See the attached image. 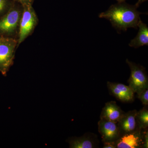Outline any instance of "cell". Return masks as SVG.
Returning a JSON list of instances; mask_svg holds the SVG:
<instances>
[{
  "label": "cell",
  "mask_w": 148,
  "mask_h": 148,
  "mask_svg": "<svg viewBox=\"0 0 148 148\" xmlns=\"http://www.w3.org/2000/svg\"><path fill=\"white\" fill-rule=\"evenodd\" d=\"M118 3H123L125 2L126 0H116Z\"/></svg>",
  "instance_id": "20"
},
{
  "label": "cell",
  "mask_w": 148,
  "mask_h": 148,
  "mask_svg": "<svg viewBox=\"0 0 148 148\" xmlns=\"http://www.w3.org/2000/svg\"><path fill=\"white\" fill-rule=\"evenodd\" d=\"M125 112L114 101H109L105 104L102 109L100 119L117 123Z\"/></svg>",
  "instance_id": "11"
},
{
  "label": "cell",
  "mask_w": 148,
  "mask_h": 148,
  "mask_svg": "<svg viewBox=\"0 0 148 148\" xmlns=\"http://www.w3.org/2000/svg\"><path fill=\"white\" fill-rule=\"evenodd\" d=\"M136 119L140 129L148 128V106H144L143 108L137 112Z\"/></svg>",
  "instance_id": "13"
},
{
  "label": "cell",
  "mask_w": 148,
  "mask_h": 148,
  "mask_svg": "<svg viewBox=\"0 0 148 148\" xmlns=\"http://www.w3.org/2000/svg\"><path fill=\"white\" fill-rule=\"evenodd\" d=\"M143 133V145L142 148H148V129H142Z\"/></svg>",
  "instance_id": "15"
},
{
  "label": "cell",
  "mask_w": 148,
  "mask_h": 148,
  "mask_svg": "<svg viewBox=\"0 0 148 148\" xmlns=\"http://www.w3.org/2000/svg\"><path fill=\"white\" fill-rule=\"evenodd\" d=\"M103 148H116L114 142H106L103 143Z\"/></svg>",
  "instance_id": "18"
},
{
  "label": "cell",
  "mask_w": 148,
  "mask_h": 148,
  "mask_svg": "<svg viewBox=\"0 0 148 148\" xmlns=\"http://www.w3.org/2000/svg\"><path fill=\"white\" fill-rule=\"evenodd\" d=\"M16 40L12 38H0V69L4 72L7 71L13 63Z\"/></svg>",
  "instance_id": "4"
},
{
  "label": "cell",
  "mask_w": 148,
  "mask_h": 148,
  "mask_svg": "<svg viewBox=\"0 0 148 148\" xmlns=\"http://www.w3.org/2000/svg\"><path fill=\"white\" fill-rule=\"evenodd\" d=\"M98 132L103 143L114 142L120 136L117 123L100 119L98 123Z\"/></svg>",
  "instance_id": "7"
},
{
  "label": "cell",
  "mask_w": 148,
  "mask_h": 148,
  "mask_svg": "<svg viewBox=\"0 0 148 148\" xmlns=\"http://www.w3.org/2000/svg\"><path fill=\"white\" fill-rule=\"evenodd\" d=\"M68 143L71 148H95L98 147L99 141L96 134L87 132L80 137L70 138Z\"/></svg>",
  "instance_id": "10"
},
{
  "label": "cell",
  "mask_w": 148,
  "mask_h": 148,
  "mask_svg": "<svg viewBox=\"0 0 148 148\" xmlns=\"http://www.w3.org/2000/svg\"><path fill=\"white\" fill-rule=\"evenodd\" d=\"M130 69V76L127 80L128 86L137 95L148 88V77L145 69L140 64L126 60Z\"/></svg>",
  "instance_id": "2"
},
{
  "label": "cell",
  "mask_w": 148,
  "mask_h": 148,
  "mask_svg": "<svg viewBox=\"0 0 148 148\" xmlns=\"http://www.w3.org/2000/svg\"><path fill=\"white\" fill-rule=\"evenodd\" d=\"M34 0H14L15 2L20 4L21 5H26L33 4Z\"/></svg>",
  "instance_id": "16"
},
{
  "label": "cell",
  "mask_w": 148,
  "mask_h": 148,
  "mask_svg": "<svg viewBox=\"0 0 148 148\" xmlns=\"http://www.w3.org/2000/svg\"><path fill=\"white\" fill-rule=\"evenodd\" d=\"M138 27L139 29L138 34L129 44L130 47L135 48L148 45V27L140 18L138 23Z\"/></svg>",
  "instance_id": "12"
},
{
  "label": "cell",
  "mask_w": 148,
  "mask_h": 148,
  "mask_svg": "<svg viewBox=\"0 0 148 148\" xmlns=\"http://www.w3.org/2000/svg\"><path fill=\"white\" fill-rule=\"evenodd\" d=\"M138 98L144 106H148V88L145 89L138 95Z\"/></svg>",
  "instance_id": "14"
},
{
  "label": "cell",
  "mask_w": 148,
  "mask_h": 148,
  "mask_svg": "<svg viewBox=\"0 0 148 148\" xmlns=\"http://www.w3.org/2000/svg\"><path fill=\"white\" fill-rule=\"evenodd\" d=\"M147 1L148 0H138V2L136 3L135 5H136L138 8L140 6V4H141Z\"/></svg>",
  "instance_id": "19"
},
{
  "label": "cell",
  "mask_w": 148,
  "mask_h": 148,
  "mask_svg": "<svg viewBox=\"0 0 148 148\" xmlns=\"http://www.w3.org/2000/svg\"><path fill=\"white\" fill-rule=\"evenodd\" d=\"M136 5L125 2L111 5L108 10L99 14V17L108 19L118 32L126 31L128 28L138 29V24L142 13L137 10Z\"/></svg>",
  "instance_id": "1"
},
{
  "label": "cell",
  "mask_w": 148,
  "mask_h": 148,
  "mask_svg": "<svg viewBox=\"0 0 148 148\" xmlns=\"http://www.w3.org/2000/svg\"><path fill=\"white\" fill-rule=\"evenodd\" d=\"M8 4V0H0V12H2Z\"/></svg>",
  "instance_id": "17"
},
{
  "label": "cell",
  "mask_w": 148,
  "mask_h": 148,
  "mask_svg": "<svg viewBox=\"0 0 148 148\" xmlns=\"http://www.w3.org/2000/svg\"><path fill=\"white\" fill-rule=\"evenodd\" d=\"M116 148H142V129L132 133L120 135L114 142Z\"/></svg>",
  "instance_id": "8"
},
{
  "label": "cell",
  "mask_w": 148,
  "mask_h": 148,
  "mask_svg": "<svg viewBox=\"0 0 148 148\" xmlns=\"http://www.w3.org/2000/svg\"><path fill=\"white\" fill-rule=\"evenodd\" d=\"M21 11L13 5L6 14L0 20V32L11 34L16 31L21 18Z\"/></svg>",
  "instance_id": "5"
},
{
  "label": "cell",
  "mask_w": 148,
  "mask_h": 148,
  "mask_svg": "<svg viewBox=\"0 0 148 148\" xmlns=\"http://www.w3.org/2000/svg\"><path fill=\"white\" fill-rule=\"evenodd\" d=\"M21 6L23 9L19 22L18 45L29 36L38 23V18L32 5H26Z\"/></svg>",
  "instance_id": "3"
},
{
  "label": "cell",
  "mask_w": 148,
  "mask_h": 148,
  "mask_svg": "<svg viewBox=\"0 0 148 148\" xmlns=\"http://www.w3.org/2000/svg\"><path fill=\"white\" fill-rule=\"evenodd\" d=\"M110 95L123 103H131L134 101L135 92L129 86L119 83L107 82Z\"/></svg>",
  "instance_id": "6"
},
{
  "label": "cell",
  "mask_w": 148,
  "mask_h": 148,
  "mask_svg": "<svg viewBox=\"0 0 148 148\" xmlns=\"http://www.w3.org/2000/svg\"><path fill=\"white\" fill-rule=\"evenodd\" d=\"M138 111L134 110L125 112L118 122L120 135L132 133L141 130L138 126L136 116Z\"/></svg>",
  "instance_id": "9"
}]
</instances>
